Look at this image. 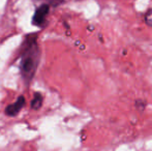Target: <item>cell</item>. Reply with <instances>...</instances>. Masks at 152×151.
<instances>
[{
  "label": "cell",
  "instance_id": "5",
  "mask_svg": "<svg viewBox=\"0 0 152 151\" xmlns=\"http://www.w3.org/2000/svg\"><path fill=\"white\" fill-rule=\"evenodd\" d=\"M145 23L148 26L152 27V8L148 9L146 14H145Z\"/></svg>",
  "mask_w": 152,
  "mask_h": 151
},
{
  "label": "cell",
  "instance_id": "2",
  "mask_svg": "<svg viewBox=\"0 0 152 151\" xmlns=\"http://www.w3.org/2000/svg\"><path fill=\"white\" fill-rule=\"evenodd\" d=\"M49 12H50V5L47 3L42 4L36 8L35 12H34L33 17H32V24L34 26L42 27L45 25V22L47 20Z\"/></svg>",
  "mask_w": 152,
  "mask_h": 151
},
{
  "label": "cell",
  "instance_id": "3",
  "mask_svg": "<svg viewBox=\"0 0 152 151\" xmlns=\"http://www.w3.org/2000/svg\"><path fill=\"white\" fill-rule=\"evenodd\" d=\"M26 104V101H25V97L23 95L18 97L16 101L14 104H10L7 107L5 108V114L10 117H15L17 116L19 113L21 112V110L23 109V107Z\"/></svg>",
  "mask_w": 152,
  "mask_h": 151
},
{
  "label": "cell",
  "instance_id": "1",
  "mask_svg": "<svg viewBox=\"0 0 152 151\" xmlns=\"http://www.w3.org/2000/svg\"><path fill=\"white\" fill-rule=\"evenodd\" d=\"M21 52L20 71L26 84L32 81L39 63L40 51L37 46V33H30L25 37Z\"/></svg>",
  "mask_w": 152,
  "mask_h": 151
},
{
  "label": "cell",
  "instance_id": "4",
  "mask_svg": "<svg viewBox=\"0 0 152 151\" xmlns=\"http://www.w3.org/2000/svg\"><path fill=\"white\" fill-rule=\"evenodd\" d=\"M42 105V95L39 92H35L33 95V98L31 101V109L32 110H38Z\"/></svg>",
  "mask_w": 152,
  "mask_h": 151
}]
</instances>
